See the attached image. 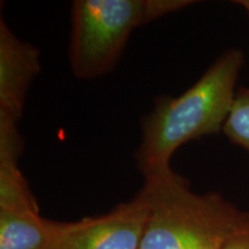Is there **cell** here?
Wrapping results in <instances>:
<instances>
[{
    "mask_svg": "<svg viewBox=\"0 0 249 249\" xmlns=\"http://www.w3.org/2000/svg\"><path fill=\"white\" fill-rule=\"evenodd\" d=\"M42 70L40 51L0 21V114L22 117L27 92Z\"/></svg>",
    "mask_w": 249,
    "mask_h": 249,
    "instance_id": "obj_5",
    "label": "cell"
},
{
    "mask_svg": "<svg viewBox=\"0 0 249 249\" xmlns=\"http://www.w3.org/2000/svg\"><path fill=\"white\" fill-rule=\"evenodd\" d=\"M222 249H249V219L233 233Z\"/></svg>",
    "mask_w": 249,
    "mask_h": 249,
    "instance_id": "obj_8",
    "label": "cell"
},
{
    "mask_svg": "<svg viewBox=\"0 0 249 249\" xmlns=\"http://www.w3.org/2000/svg\"><path fill=\"white\" fill-rule=\"evenodd\" d=\"M244 60L241 50H227L178 97L155 99L154 110L142 119V140L135 154L143 177L170 170L174 152L185 143L222 132Z\"/></svg>",
    "mask_w": 249,
    "mask_h": 249,
    "instance_id": "obj_1",
    "label": "cell"
},
{
    "mask_svg": "<svg viewBox=\"0 0 249 249\" xmlns=\"http://www.w3.org/2000/svg\"><path fill=\"white\" fill-rule=\"evenodd\" d=\"M140 192L149 205L140 249H222L249 219L219 193L196 194L172 169L145 176Z\"/></svg>",
    "mask_w": 249,
    "mask_h": 249,
    "instance_id": "obj_2",
    "label": "cell"
},
{
    "mask_svg": "<svg viewBox=\"0 0 249 249\" xmlns=\"http://www.w3.org/2000/svg\"><path fill=\"white\" fill-rule=\"evenodd\" d=\"M236 4L240 5L249 15V0H238V1H236Z\"/></svg>",
    "mask_w": 249,
    "mask_h": 249,
    "instance_id": "obj_9",
    "label": "cell"
},
{
    "mask_svg": "<svg viewBox=\"0 0 249 249\" xmlns=\"http://www.w3.org/2000/svg\"><path fill=\"white\" fill-rule=\"evenodd\" d=\"M59 227L38 210L0 209V249H53Z\"/></svg>",
    "mask_w": 249,
    "mask_h": 249,
    "instance_id": "obj_6",
    "label": "cell"
},
{
    "mask_svg": "<svg viewBox=\"0 0 249 249\" xmlns=\"http://www.w3.org/2000/svg\"><path fill=\"white\" fill-rule=\"evenodd\" d=\"M192 4L189 0H75L71 5V71L81 80L105 75L116 66L134 29Z\"/></svg>",
    "mask_w": 249,
    "mask_h": 249,
    "instance_id": "obj_3",
    "label": "cell"
},
{
    "mask_svg": "<svg viewBox=\"0 0 249 249\" xmlns=\"http://www.w3.org/2000/svg\"><path fill=\"white\" fill-rule=\"evenodd\" d=\"M223 132L233 144L249 154V88H238Z\"/></svg>",
    "mask_w": 249,
    "mask_h": 249,
    "instance_id": "obj_7",
    "label": "cell"
},
{
    "mask_svg": "<svg viewBox=\"0 0 249 249\" xmlns=\"http://www.w3.org/2000/svg\"><path fill=\"white\" fill-rule=\"evenodd\" d=\"M149 205L141 192L110 213L60 223L53 249H140Z\"/></svg>",
    "mask_w": 249,
    "mask_h": 249,
    "instance_id": "obj_4",
    "label": "cell"
}]
</instances>
